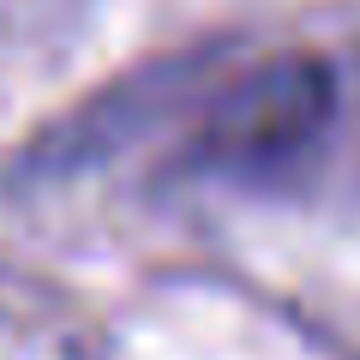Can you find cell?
<instances>
[{"instance_id": "6da1fadb", "label": "cell", "mask_w": 360, "mask_h": 360, "mask_svg": "<svg viewBox=\"0 0 360 360\" xmlns=\"http://www.w3.org/2000/svg\"><path fill=\"white\" fill-rule=\"evenodd\" d=\"M330 115H336L330 66L312 54H283V60H264L246 78H234L210 103L198 156L217 168H276L312 150Z\"/></svg>"}]
</instances>
